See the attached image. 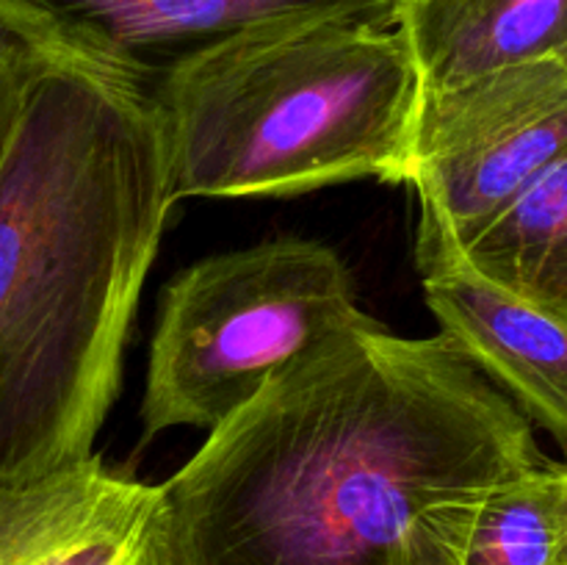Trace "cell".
<instances>
[{"mask_svg":"<svg viewBox=\"0 0 567 565\" xmlns=\"http://www.w3.org/2000/svg\"><path fill=\"white\" fill-rule=\"evenodd\" d=\"M172 203L153 97L50 59L0 166V482L94 454Z\"/></svg>","mask_w":567,"mask_h":565,"instance_id":"obj_2","label":"cell"},{"mask_svg":"<svg viewBox=\"0 0 567 565\" xmlns=\"http://www.w3.org/2000/svg\"><path fill=\"white\" fill-rule=\"evenodd\" d=\"M460 255L485 280L567 319V155L476 227Z\"/></svg>","mask_w":567,"mask_h":565,"instance_id":"obj_10","label":"cell"},{"mask_svg":"<svg viewBox=\"0 0 567 565\" xmlns=\"http://www.w3.org/2000/svg\"><path fill=\"white\" fill-rule=\"evenodd\" d=\"M363 316L349 266L310 238H271L186 266L158 299L144 438L216 430L275 371Z\"/></svg>","mask_w":567,"mask_h":565,"instance_id":"obj_4","label":"cell"},{"mask_svg":"<svg viewBox=\"0 0 567 565\" xmlns=\"http://www.w3.org/2000/svg\"><path fill=\"white\" fill-rule=\"evenodd\" d=\"M0 565H164L158 485L81 463L0 482Z\"/></svg>","mask_w":567,"mask_h":565,"instance_id":"obj_8","label":"cell"},{"mask_svg":"<svg viewBox=\"0 0 567 565\" xmlns=\"http://www.w3.org/2000/svg\"><path fill=\"white\" fill-rule=\"evenodd\" d=\"M463 565H567V469L543 458L482 502Z\"/></svg>","mask_w":567,"mask_h":565,"instance_id":"obj_11","label":"cell"},{"mask_svg":"<svg viewBox=\"0 0 567 565\" xmlns=\"http://www.w3.org/2000/svg\"><path fill=\"white\" fill-rule=\"evenodd\" d=\"M567 155V59H543L419 94L408 181L457 244Z\"/></svg>","mask_w":567,"mask_h":565,"instance_id":"obj_5","label":"cell"},{"mask_svg":"<svg viewBox=\"0 0 567 565\" xmlns=\"http://www.w3.org/2000/svg\"><path fill=\"white\" fill-rule=\"evenodd\" d=\"M421 92L543 59H567L565 0H393Z\"/></svg>","mask_w":567,"mask_h":565,"instance_id":"obj_9","label":"cell"},{"mask_svg":"<svg viewBox=\"0 0 567 565\" xmlns=\"http://www.w3.org/2000/svg\"><path fill=\"white\" fill-rule=\"evenodd\" d=\"M535 424L446 332L363 316L297 355L158 485L164 565H463Z\"/></svg>","mask_w":567,"mask_h":565,"instance_id":"obj_1","label":"cell"},{"mask_svg":"<svg viewBox=\"0 0 567 565\" xmlns=\"http://www.w3.org/2000/svg\"><path fill=\"white\" fill-rule=\"evenodd\" d=\"M44 55L153 97L192 55L255 31L310 20L391 25L393 0H0Z\"/></svg>","mask_w":567,"mask_h":565,"instance_id":"obj_6","label":"cell"},{"mask_svg":"<svg viewBox=\"0 0 567 565\" xmlns=\"http://www.w3.org/2000/svg\"><path fill=\"white\" fill-rule=\"evenodd\" d=\"M50 61L42 50L33 48L3 14H0V166L20 122L25 94L37 72Z\"/></svg>","mask_w":567,"mask_h":565,"instance_id":"obj_12","label":"cell"},{"mask_svg":"<svg viewBox=\"0 0 567 565\" xmlns=\"http://www.w3.org/2000/svg\"><path fill=\"white\" fill-rule=\"evenodd\" d=\"M415 269L443 330L532 424L567 443V319L476 275L446 222L419 205Z\"/></svg>","mask_w":567,"mask_h":565,"instance_id":"obj_7","label":"cell"},{"mask_svg":"<svg viewBox=\"0 0 567 565\" xmlns=\"http://www.w3.org/2000/svg\"><path fill=\"white\" fill-rule=\"evenodd\" d=\"M421 83L393 25L255 28L183 61L153 103L177 197H293L408 181Z\"/></svg>","mask_w":567,"mask_h":565,"instance_id":"obj_3","label":"cell"}]
</instances>
